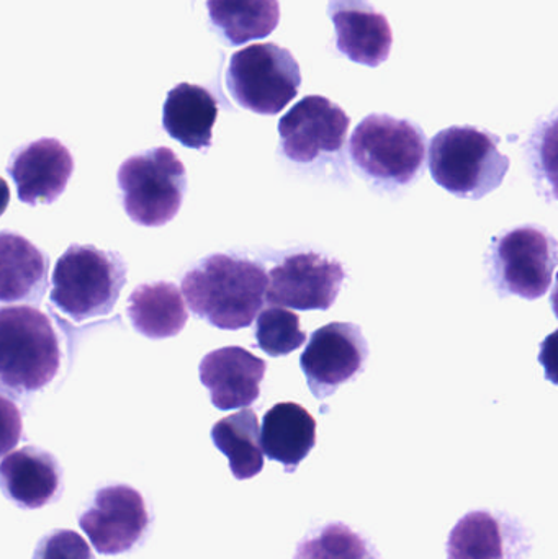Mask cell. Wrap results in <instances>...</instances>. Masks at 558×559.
I'll use <instances>...</instances> for the list:
<instances>
[{"label": "cell", "mask_w": 558, "mask_h": 559, "mask_svg": "<svg viewBox=\"0 0 558 559\" xmlns=\"http://www.w3.org/2000/svg\"><path fill=\"white\" fill-rule=\"evenodd\" d=\"M268 364L242 347L210 352L200 361V381L219 411L246 409L261 396Z\"/></svg>", "instance_id": "14"}, {"label": "cell", "mask_w": 558, "mask_h": 559, "mask_svg": "<svg viewBox=\"0 0 558 559\" xmlns=\"http://www.w3.org/2000/svg\"><path fill=\"white\" fill-rule=\"evenodd\" d=\"M79 525L98 554H127L143 540L150 527V512L136 489L107 486L98 489L87 511L79 518Z\"/></svg>", "instance_id": "11"}, {"label": "cell", "mask_w": 558, "mask_h": 559, "mask_svg": "<svg viewBox=\"0 0 558 559\" xmlns=\"http://www.w3.org/2000/svg\"><path fill=\"white\" fill-rule=\"evenodd\" d=\"M317 443V420L297 403H278L262 420L261 447L265 456L294 473Z\"/></svg>", "instance_id": "17"}, {"label": "cell", "mask_w": 558, "mask_h": 559, "mask_svg": "<svg viewBox=\"0 0 558 559\" xmlns=\"http://www.w3.org/2000/svg\"><path fill=\"white\" fill-rule=\"evenodd\" d=\"M216 449L228 456L229 469L239 481L254 478L264 468L258 414L242 409L218 420L212 429Z\"/></svg>", "instance_id": "22"}, {"label": "cell", "mask_w": 558, "mask_h": 559, "mask_svg": "<svg viewBox=\"0 0 558 559\" xmlns=\"http://www.w3.org/2000/svg\"><path fill=\"white\" fill-rule=\"evenodd\" d=\"M22 414L15 403L0 394V460L9 455L22 439Z\"/></svg>", "instance_id": "27"}, {"label": "cell", "mask_w": 558, "mask_h": 559, "mask_svg": "<svg viewBox=\"0 0 558 559\" xmlns=\"http://www.w3.org/2000/svg\"><path fill=\"white\" fill-rule=\"evenodd\" d=\"M254 335L259 348L271 357H284L307 342L300 318L281 306H271L258 316Z\"/></svg>", "instance_id": "25"}, {"label": "cell", "mask_w": 558, "mask_h": 559, "mask_svg": "<svg viewBox=\"0 0 558 559\" xmlns=\"http://www.w3.org/2000/svg\"><path fill=\"white\" fill-rule=\"evenodd\" d=\"M369 357L363 329L351 322H331L313 332L300 357L308 388L327 400L341 384L360 373Z\"/></svg>", "instance_id": "9"}, {"label": "cell", "mask_w": 558, "mask_h": 559, "mask_svg": "<svg viewBox=\"0 0 558 559\" xmlns=\"http://www.w3.org/2000/svg\"><path fill=\"white\" fill-rule=\"evenodd\" d=\"M557 267V242L536 226H521L495 239L490 271L501 295L543 298L553 286Z\"/></svg>", "instance_id": "8"}, {"label": "cell", "mask_w": 558, "mask_h": 559, "mask_svg": "<svg viewBox=\"0 0 558 559\" xmlns=\"http://www.w3.org/2000/svg\"><path fill=\"white\" fill-rule=\"evenodd\" d=\"M127 312L136 332L154 341L176 337L189 321L182 293L169 282L138 286L128 298Z\"/></svg>", "instance_id": "20"}, {"label": "cell", "mask_w": 558, "mask_h": 559, "mask_svg": "<svg viewBox=\"0 0 558 559\" xmlns=\"http://www.w3.org/2000/svg\"><path fill=\"white\" fill-rule=\"evenodd\" d=\"M62 472L51 453L23 447L0 463V491L22 509H41L58 498Z\"/></svg>", "instance_id": "16"}, {"label": "cell", "mask_w": 558, "mask_h": 559, "mask_svg": "<svg viewBox=\"0 0 558 559\" xmlns=\"http://www.w3.org/2000/svg\"><path fill=\"white\" fill-rule=\"evenodd\" d=\"M124 212L131 222L161 228L176 218L187 190V173L169 147L128 157L117 174Z\"/></svg>", "instance_id": "5"}, {"label": "cell", "mask_w": 558, "mask_h": 559, "mask_svg": "<svg viewBox=\"0 0 558 559\" xmlns=\"http://www.w3.org/2000/svg\"><path fill=\"white\" fill-rule=\"evenodd\" d=\"M33 559H95L87 542L74 531H55L36 545Z\"/></svg>", "instance_id": "26"}, {"label": "cell", "mask_w": 558, "mask_h": 559, "mask_svg": "<svg viewBox=\"0 0 558 559\" xmlns=\"http://www.w3.org/2000/svg\"><path fill=\"white\" fill-rule=\"evenodd\" d=\"M10 202V189L7 186L5 180L0 177V216L5 213L7 206H9Z\"/></svg>", "instance_id": "28"}, {"label": "cell", "mask_w": 558, "mask_h": 559, "mask_svg": "<svg viewBox=\"0 0 558 559\" xmlns=\"http://www.w3.org/2000/svg\"><path fill=\"white\" fill-rule=\"evenodd\" d=\"M59 367L61 348L48 316L32 306L0 309V390L36 393Z\"/></svg>", "instance_id": "3"}, {"label": "cell", "mask_w": 558, "mask_h": 559, "mask_svg": "<svg viewBox=\"0 0 558 559\" xmlns=\"http://www.w3.org/2000/svg\"><path fill=\"white\" fill-rule=\"evenodd\" d=\"M268 286L261 264L228 254L203 259L182 280L193 314L222 331L249 328L264 306Z\"/></svg>", "instance_id": "1"}, {"label": "cell", "mask_w": 558, "mask_h": 559, "mask_svg": "<svg viewBox=\"0 0 558 559\" xmlns=\"http://www.w3.org/2000/svg\"><path fill=\"white\" fill-rule=\"evenodd\" d=\"M507 558V531L490 512H468L449 535L448 559Z\"/></svg>", "instance_id": "23"}, {"label": "cell", "mask_w": 558, "mask_h": 559, "mask_svg": "<svg viewBox=\"0 0 558 559\" xmlns=\"http://www.w3.org/2000/svg\"><path fill=\"white\" fill-rule=\"evenodd\" d=\"M226 85L239 107L258 115H277L297 97L300 66L275 43L246 46L229 59Z\"/></svg>", "instance_id": "7"}, {"label": "cell", "mask_w": 558, "mask_h": 559, "mask_svg": "<svg viewBox=\"0 0 558 559\" xmlns=\"http://www.w3.org/2000/svg\"><path fill=\"white\" fill-rule=\"evenodd\" d=\"M294 559H377L372 548L359 534L341 522H331L318 534L298 544Z\"/></svg>", "instance_id": "24"}, {"label": "cell", "mask_w": 558, "mask_h": 559, "mask_svg": "<svg viewBox=\"0 0 558 559\" xmlns=\"http://www.w3.org/2000/svg\"><path fill=\"white\" fill-rule=\"evenodd\" d=\"M127 272L115 252L71 246L52 271L51 302L75 322L110 314L127 285Z\"/></svg>", "instance_id": "4"}, {"label": "cell", "mask_w": 558, "mask_h": 559, "mask_svg": "<svg viewBox=\"0 0 558 559\" xmlns=\"http://www.w3.org/2000/svg\"><path fill=\"white\" fill-rule=\"evenodd\" d=\"M48 269L45 252L28 239L0 233V301H39L48 285Z\"/></svg>", "instance_id": "19"}, {"label": "cell", "mask_w": 558, "mask_h": 559, "mask_svg": "<svg viewBox=\"0 0 558 559\" xmlns=\"http://www.w3.org/2000/svg\"><path fill=\"white\" fill-rule=\"evenodd\" d=\"M426 138L418 124L390 115L364 118L349 141V153L360 173L382 186L403 187L422 173Z\"/></svg>", "instance_id": "6"}, {"label": "cell", "mask_w": 558, "mask_h": 559, "mask_svg": "<svg viewBox=\"0 0 558 559\" xmlns=\"http://www.w3.org/2000/svg\"><path fill=\"white\" fill-rule=\"evenodd\" d=\"M500 138L474 127L439 131L429 144L432 179L452 195L480 200L503 183L510 159L498 150Z\"/></svg>", "instance_id": "2"}, {"label": "cell", "mask_w": 558, "mask_h": 559, "mask_svg": "<svg viewBox=\"0 0 558 559\" xmlns=\"http://www.w3.org/2000/svg\"><path fill=\"white\" fill-rule=\"evenodd\" d=\"M210 23L226 45L268 38L281 20L278 0H206Z\"/></svg>", "instance_id": "21"}, {"label": "cell", "mask_w": 558, "mask_h": 559, "mask_svg": "<svg viewBox=\"0 0 558 559\" xmlns=\"http://www.w3.org/2000/svg\"><path fill=\"white\" fill-rule=\"evenodd\" d=\"M328 15L333 20L337 49L347 59L369 68H379L389 59L392 26L369 0H330Z\"/></svg>", "instance_id": "15"}, {"label": "cell", "mask_w": 558, "mask_h": 559, "mask_svg": "<svg viewBox=\"0 0 558 559\" xmlns=\"http://www.w3.org/2000/svg\"><path fill=\"white\" fill-rule=\"evenodd\" d=\"M7 173L15 182L20 202L51 205L64 193L74 173V159L61 141L43 138L16 150Z\"/></svg>", "instance_id": "13"}, {"label": "cell", "mask_w": 558, "mask_h": 559, "mask_svg": "<svg viewBox=\"0 0 558 559\" xmlns=\"http://www.w3.org/2000/svg\"><path fill=\"white\" fill-rule=\"evenodd\" d=\"M218 118V102L202 85H176L167 94L163 108V127L173 140L190 150L212 146L213 127Z\"/></svg>", "instance_id": "18"}, {"label": "cell", "mask_w": 558, "mask_h": 559, "mask_svg": "<svg viewBox=\"0 0 558 559\" xmlns=\"http://www.w3.org/2000/svg\"><path fill=\"white\" fill-rule=\"evenodd\" d=\"M349 117L340 105L321 95L301 98L278 121L281 147L294 163H313L346 143Z\"/></svg>", "instance_id": "12"}, {"label": "cell", "mask_w": 558, "mask_h": 559, "mask_svg": "<svg viewBox=\"0 0 558 559\" xmlns=\"http://www.w3.org/2000/svg\"><path fill=\"white\" fill-rule=\"evenodd\" d=\"M268 277L265 301L269 305L300 311H328L340 295L346 272L334 259L317 252H300L275 265Z\"/></svg>", "instance_id": "10"}]
</instances>
